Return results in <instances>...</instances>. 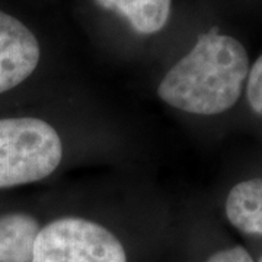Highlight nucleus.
Instances as JSON below:
<instances>
[{
  "instance_id": "9",
  "label": "nucleus",
  "mask_w": 262,
  "mask_h": 262,
  "mask_svg": "<svg viewBox=\"0 0 262 262\" xmlns=\"http://www.w3.org/2000/svg\"><path fill=\"white\" fill-rule=\"evenodd\" d=\"M206 262H255L251 253L242 246H233L213 253Z\"/></svg>"
},
{
  "instance_id": "6",
  "label": "nucleus",
  "mask_w": 262,
  "mask_h": 262,
  "mask_svg": "<svg viewBox=\"0 0 262 262\" xmlns=\"http://www.w3.org/2000/svg\"><path fill=\"white\" fill-rule=\"evenodd\" d=\"M95 3L121 15L141 35H151L165 28L172 8V0H95Z\"/></svg>"
},
{
  "instance_id": "2",
  "label": "nucleus",
  "mask_w": 262,
  "mask_h": 262,
  "mask_svg": "<svg viewBox=\"0 0 262 262\" xmlns=\"http://www.w3.org/2000/svg\"><path fill=\"white\" fill-rule=\"evenodd\" d=\"M61 159V139L47 121L34 117L0 120V188L47 178Z\"/></svg>"
},
{
  "instance_id": "10",
  "label": "nucleus",
  "mask_w": 262,
  "mask_h": 262,
  "mask_svg": "<svg viewBox=\"0 0 262 262\" xmlns=\"http://www.w3.org/2000/svg\"><path fill=\"white\" fill-rule=\"evenodd\" d=\"M259 262H262V256H261V259H259Z\"/></svg>"
},
{
  "instance_id": "7",
  "label": "nucleus",
  "mask_w": 262,
  "mask_h": 262,
  "mask_svg": "<svg viewBox=\"0 0 262 262\" xmlns=\"http://www.w3.org/2000/svg\"><path fill=\"white\" fill-rule=\"evenodd\" d=\"M39 227L32 215H0V262H31Z\"/></svg>"
},
{
  "instance_id": "1",
  "label": "nucleus",
  "mask_w": 262,
  "mask_h": 262,
  "mask_svg": "<svg viewBox=\"0 0 262 262\" xmlns=\"http://www.w3.org/2000/svg\"><path fill=\"white\" fill-rule=\"evenodd\" d=\"M249 73L245 47L217 28L201 34L187 56L162 79L158 95L165 103L195 115H217L239 101Z\"/></svg>"
},
{
  "instance_id": "3",
  "label": "nucleus",
  "mask_w": 262,
  "mask_h": 262,
  "mask_svg": "<svg viewBox=\"0 0 262 262\" xmlns=\"http://www.w3.org/2000/svg\"><path fill=\"white\" fill-rule=\"evenodd\" d=\"M31 262H127V253L102 225L63 217L39 229Z\"/></svg>"
},
{
  "instance_id": "5",
  "label": "nucleus",
  "mask_w": 262,
  "mask_h": 262,
  "mask_svg": "<svg viewBox=\"0 0 262 262\" xmlns=\"http://www.w3.org/2000/svg\"><path fill=\"white\" fill-rule=\"evenodd\" d=\"M226 217L237 230L262 236V178L236 184L226 198Z\"/></svg>"
},
{
  "instance_id": "8",
  "label": "nucleus",
  "mask_w": 262,
  "mask_h": 262,
  "mask_svg": "<svg viewBox=\"0 0 262 262\" xmlns=\"http://www.w3.org/2000/svg\"><path fill=\"white\" fill-rule=\"evenodd\" d=\"M246 98L253 113L262 117V54L256 58V61L249 69Z\"/></svg>"
},
{
  "instance_id": "4",
  "label": "nucleus",
  "mask_w": 262,
  "mask_h": 262,
  "mask_svg": "<svg viewBox=\"0 0 262 262\" xmlns=\"http://www.w3.org/2000/svg\"><path fill=\"white\" fill-rule=\"evenodd\" d=\"M41 48L32 31L0 10V94L25 82L37 69Z\"/></svg>"
}]
</instances>
